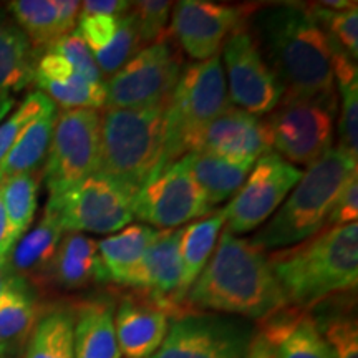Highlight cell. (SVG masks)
I'll return each mask as SVG.
<instances>
[{"label": "cell", "instance_id": "3957f363", "mask_svg": "<svg viewBox=\"0 0 358 358\" xmlns=\"http://www.w3.org/2000/svg\"><path fill=\"white\" fill-rule=\"evenodd\" d=\"M287 306L310 310L358 284V224L324 227L302 243L267 256Z\"/></svg>", "mask_w": 358, "mask_h": 358}, {"label": "cell", "instance_id": "52a82bcc", "mask_svg": "<svg viewBox=\"0 0 358 358\" xmlns=\"http://www.w3.org/2000/svg\"><path fill=\"white\" fill-rule=\"evenodd\" d=\"M338 103L310 98H282L271 113L262 116L272 150L290 164L310 166L334 141Z\"/></svg>", "mask_w": 358, "mask_h": 358}, {"label": "cell", "instance_id": "83f0119b", "mask_svg": "<svg viewBox=\"0 0 358 358\" xmlns=\"http://www.w3.org/2000/svg\"><path fill=\"white\" fill-rule=\"evenodd\" d=\"M57 106L53 103L22 131L19 140L0 161V182L17 174L42 171L50 148Z\"/></svg>", "mask_w": 358, "mask_h": 358}, {"label": "cell", "instance_id": "6da1fadb", "mask_svg": "<svg viewBox=\"0 0 358 358\" xmlns=\"http://www.w3.org/2000/svg\"><path fill=\"white\" fill-rule=\"evenodd\" d=\"M245 27L282 88V98L338 103L330 43L310 8L279 3L250 8Z\"/></svg>", "mask_w": 358, "mask_h": 358}, {"label": "cell", "instance_id": "8992f818", "mask_svg": "<svg viewBox=\"0 0 358 358\" xmlns=\"http://www.w3.org/2000/svg\"><path fill=\"white\" fill-rule=\"evenodd\" d=\"M229 106L221 57L186 65L166 105L163 155L156 173L189 153L198 134Z\"/></svg>", "mask_w": 358, "mask_h": 358}, {"label": "cell", "instance_id": "d6a6232c", "mask_svg": "<svg viewBox=\"0 0 358 358\" xmlns=\"http://www.w3.org/2000/svg\"><path fill=\"white\" fill-rule=\"evenodd\" d=\"M310 8L313 19L329 38V42L343 50L348 57L357 60L358 57V8L353 3L345 10H330L320 3H313Z\"/></svg>", "mask_w": 358, "mask_h": 358}, {"label": "cell", "instance_id": "f546056e", "mask_svg": "<svg viewBox=\"0 0 358 358\" xmlns=\"http://www.w3.org/2000/svg\"><path fill=\"white\" fill-rule=\"evenodd\" d=\"M24 358H75L73 313L55 308L40 317L27 340Z\"/></svg>", "mask_w": 358, "mask_h": 358}, {"label": "cell", "instance_id": "74e56055", "mask_svg": "<svg viewBox=\"0 0 358 358\" xmlns=\"http://www.w3.org/2000/svg\"><path fill=\"white\" fill-rule=\"evenodd\" d=\"M173 3L164 0H141L131 3V12L136 20L141 48L153 45L168 35L169 12Z\"/></svg>", "mask_w": 358, "mask_h": 358}, {"label": "cell", "instance_id": "d4e9b609", "mask_svg": "<svg viewBox=\"0 0 358 358\" xmlns=\"http://www.w3.org/2000/svg\"><path fill=\"white\" fill-rule=\"evenodd\" d=\"M38 53L12 17L0 12V95H12L34 83Z\"/></svg>", "mask_w": 358, "mask_h": 358}, {"label": "cell", "instance_id": "60d3db41", "mask_svg": "<svg viewBox=\"0 0 358 358\" xmlns=\"http://www.w3.org/2000/svg\"><path fill=\"white\" fill-rule=\"evenodd\" d=\"M358 219V171L340 187L338 194L335 196L332 209L327 216L325 227H340L347 224L357 222Z\"/></svg>", "mask_w": 358, "mask_h": 358}, {"label": "cell", "instance_id": "8fae6325", "mask_svg": "<svg viewBox=\"0 0 358 358\" xmlns=\"http://www.w3.org/2000/svg\"><path fill=\"white\" fill-rule=\"evenodd\" d=\"M254 335L241 319L185 312L173 317L166 338L148 358H249Z\"/></svg>", "mask_w": 358, "mask_h": 358}, {"label": "cell", "instance_id": "f35d334b", "mask_svg": "<svg viewBox=\"0 0 358 358\" xmlns=\"http://www.w3.org/2000/svg\"><path fill=\"white\" fill-rule=\"evenodd\" d=\"M45 52H53L64 57L73 66L75 73L82 75L83 78L90 80V82H105L96 66L95 57L90 52V48L83 42V38L80 37L78 32H71L65 35V37L58 38Z\"/></svg>", "mask_w": 358, "mask_h": 358}, {"label": "cell", "instance_id": "b9f144b4", "mask_svg": "<svg viewBox=\"0 0 358 358\" xmlns=\"http://www.w3.org/2000/svg\"><path fill=\"white\" fill-rule=\"evenodd\" d=\"M133 2L124 0H87L80 3V15H110L120 17L131 10Z\"/></svg>", "mask_w": 358, "mask_h": 358}, {"label": "cell", "instance_id": "f1b7e54d", "mask_svg": "<svg viewBox=\"0 0 358 358\" xmlns=\"http://www.w3.org/2000/svg\"><path fill=\"white\" fill-rule=\"evenodd\" d=\"M226 224V208L214 211L209 216L182 227L179 254L182 264V295L186 297L187 290L198 279L203 268L211 259L219 232Z\"/></svg>", "mask_w": 358, "mask_h": 358}, {"label": "cell", "instance_id": "d6986e66", "mask_svg": "<svg viewBox=\"0 0 358 358\" xmlns=\"http://www.w3.org/2000/svg\"><path fill=\"white\" fill-rule=\"evenodd\" d=\"M259 334L271 343L277 358H332L308 310L287 306L262 320Z\"/></svg>", "mask_w": 358, "mask_h": 358}, {"label": "cell", "instance_id": "4dcf8cb0", "mask_svg": "<svg viewBox=\"0 0 358 358\" xmlns=\"http://www.w3.org/2000/svg\"><path fill=\"white\" fill-rule=\"evenodd\" d=\"M42 171L17 174L0 182V198L6 208L10 231L17 241L32 226L37 211Z\"/></svg>", "mask_w": 358, "mask_h": 358}, {"label": "cell", "instance_id": "1f68e13d", "mask_svg": "<svg viewBox=\"0 0 358 358\" xmlns=\"http://www.w3.org/2000/svg\"><path fill=\"white\" fill-rule=\"evenodd\" d=\"M38 92L50 98L53 103L64 110H100L106 106L105 82H90L82 75L73 73L64 82H50V80H34Z\"/></svg>", "mask_w": 358, "mask_h": 358}, {"label": "cell", "instance_id": "bcb514c9", "mask_svg": "<svg viewBox=\"0 0 358 358\" xmlns=\"http://www.w3.org/2000/svg\"><path fill=\"white\" fill-rule=\"evenodd\" d=\"M15 108V100L12 95H0V123L7 118V115Z\"/></svg>", "mask_w": 358, "mask_h": 358}, {"label": "cell", "instance_id": "d590c367", "mask_svg": "<svg viewBox=\"0 0 358 358\" xmlns=\"http://www.w3.org/2000/svg\"><path fill=\"white\" fill-rule=\"evenodd\" d=\"M50 105H53L50 98L37 90L27 95L25 100L8 115V118L0 123V161L8 153L13 143L19 140L22 131Z\"/></svg>", "mask_w": 358, "mask_h": 358}, {"label": "cell", "instance_id": "4fadbf2b", "mask_svg": "<svg viewBox=\"0 0 358 358\" xmlns=\"http://www.w3.org/2000/svg\"><path fill=\"white\" fill-rule=\"evenodd\" d=\"M303 171L274 151L261 156L244 186L226 206V229L234 236L257 229L294 189Z\"/></svg>", "mask_w": 358, "mask_h": 358}, {"label": "cell", "instance_id": "e0dca14e", "mask_svg": "<svg viewBox=\"0 0 358 358\" xmlns=\"http://www.w3.org/2000/svg\"><path fill=\"white\" fill-rule=\"evenodd\" d=\"M271 151L272 145L262 118L231 105L198 134L189 153H209L256 163Z\"/></svg>", "mask_w": 358, "mask_h": 358}, {"label": "cell", "instance_id": "603a6c76", "mask_svg": "<svg viewBox=\"0 0 358 358\" xmlns=\"http://www.w3.org/2000/svg\"><path fill=\"white\" fill-rule=\"evenodd\" d=\"M178 161H181L196 185L203 189L213 209L222 201L234 198L256 164L254 161L231 159L209 153H187Z\"/></svg>", "mask_w": 358, "mask_h": 358}, {"label": "cell", "instance_id": "5b68a950", "mask_svg": "<svg viewBox=\"0 0 358 358\" xmlns=\"http://www.w3.org/2000/svg\"><path fill=\"white\" fill-rule=\"evenodd\" d=\"M166 105L105 108L93 174L108 179L136 196L159 166Z\"/></svg>", "mask_w": 358, "mask_h": 358}, {"label": "cell", "instance_id": "7dc6e473", "mask_svg": "<svg viewBox=\"0 0 358 358\" xmlns=\"http://www.w3.org/2000/svg\"><path fill=\"white\" fill-rule=\"evenodd\" d=\"M353 3L357 2H347V0H325V2H320V6L330 8V10H345V8H350Z\"/></svg>", "mask_w": 358, "mask_h": 358}, {"label": "cell", "instance_id": "ab89813d", "mask_svg": "<svg viewBox=\"0 0 358 358\" xmlns=\"http://www.w3.org/2000/svg\"><path fill=\"white\" fill-rule=\"evenodd\" d=\"M122 17V15H120ZM120 17L110 15H85L78 17V35L87 43L90 52H101L115 37Z\"/></svg>", "mask_w": 358, "mask_h": 358}, {"label": "cell", "instance_id": "484cf974", "mask_svg": "<svg viewBox=\"0 0 358 358\" xmlns=\"http://www.w3.org/2000/svg\"><path fill=\"white\" fill-rule=\"evenodd\" d=\"M158 229L146 224H133V226L124 227L118 234L100 241L98 254H100L106 282H113L124 287L129 275L140 266L146 250L158 237Z\"/></svg>", "mask_w": 358, "mask_h": 358}, {"label": "cell", "instance_id": "7a4b0ae2", "mask_svg": "<svg viewBox=\"0 0 358 358\" xmlns=\"http://www.w3.org/2000/svg\"><path fill=\"white\" fill-rule=\"evenodd\" d=\"M285 307L266 252L227 229L182 302V312L213 310L261 322Z\"/></svg>", "mask_w": 358, "mask_h": 358}, {"label": "cell", "instance_id": "f6af8a7d", "mask_svg": "<svg viewBox=\"0 0 358 358\" xmlns=\"http://www.w3.org/2000/svg\"><path fill=\"white\" fill-rule=\"evenodd\" d=\"M12 280L13 274L10 272V267H8L7 257H0V295L6 292Z\"/></svg>", "mask_w": 358, "mask_h": 358}, {"label": "cell", "instance_id": "ac0fdd59", "mask_svg": "<svg viewBox=\"0 0 358 358\" xmlns=\"http://www.w3.org/2000/svg\"><path fill=\"white\" fill-rule=\"evenodd\" d=\"M171 313L146 295H123L116 308L115 330L122 357L148 358L166 338Z\"/></svg>", "mask_w": 358, "mask_h": 358}, {"label": "cell", "instance_id": "30bf717a", "mask_svg": "<svg viewBox=\"0 0 358 358\" xmlns=\"http://www.w3.org/2000/svg\"><path fill=\"white\" fill-rule=\"evenodd\" d=\"M134 199L108 179L92 174L82 182L48 198L47 208L57 214L65 232H108L122 231L134 217Z\"/></svg>", "mask_w": 358, "mask_h": 358}, {"label": "cell", "instance_id": "7c38bea8", "mask_svg": "<svg viewBox=\"0 0 358 358\" xmlns=\"http://www.w3.org/2000/svg\"><path fill=\"white\" fill-rule=\"evenodd\" d=\"M221 60L226 65L227 95L234 106L261 118L279 105L284 88L262 58L245 24L226 38Z\"/></svg>", "mask_w": 358, "mask_h": 358}, {"label": "cell", "instance_id": "44dd1931", "mask_svg": "<svg viewBox=\"0 0 358 358\" xmlns=\"http://www.w3.org/2000/svg\"><path fill=\"white\" fill-rule=\"evenodd\" d=\"M65 231L57 214L45 206V211L32 231L17 241L7 261L13 275L29 282L32 287L47 285L48 268Z\"/></svg>", "mask_w": 358, "mask_h": 358}, {"label": "cell", "instance_id": "ba28073f", "mask_svg": "<svg viewBox=\"0 0 358 358\" xmlns=\"http://www.w3.org/2000/svg\"><path fill=\"white\" fill-rule=\"evenodd\" d=\"M182 71L179 48L169 35L141 48L105 82V108L166 105Z\"/></svg>", "mask_w": 358, "mask_h": 358}, {"label": "cell", "instance_id": "ffe728a7", "mask_svg": "<svg viewBox=\"0 0 358 358\" xmlns=\"http://www.w3.org/2000/svg\"><path fill=\"white\" fill-rule=\"evenodd\" d=\"M12 19L24 30L38 55L58 38L73 32L80 15L75 0H15L8 3Z\"/></svg>", "mask_w": 358, "mask_h": 358}, {"label": "cell", "instance_id": "7bdbcfd3", "mask_svg": "<svg viewBox=\"0 0 358 358\" xmlns=\"http://www.w3.org/2000/svg\"><path fill=\"white\" fill-rule=\"evenodd\" d=\"M15 244L17 239L12 234L6 208H3L2 198H0V257H8V254H10Z\"/></svg>", "mask_w": 358, "mask_h": 358}, {"label": "cell", "instance_id": "ee69618b", "mask_svg": "<svg viewBox=\"0 0 358 358\" xmlns=\"http://www.w3.org/2000/svg\"><path fill=\"white\" fill-rule=\"evenodd\" d=\"M249 358H277V355L271 343H268L267 340L257 332L254 335L252 345H250Z\"/></svg>", "mask_w": 358, "mask_h": 358}, {"label": "cell", "instance_id": "2e32d148", "mask_svg": "<svg viewBox=\"0 0 358 358\" xmlns=\"http://www.w3.org/2000/svg\"><path fill=\"white\" fill-rule=\"evenodd\" d=\"M181 234L182 227L159 231L155 243L146 250L140 266L134 268L124 285L159 303L171 313V317L185 313L182 312L185 295L181 289L182 264L179 254Z\"/></svg>", "mask_w": 358, "mask_h": 358}, {"label": "cell", "instance_id": "5bb4252c", "mask_svg": "<svg viewBox=\"0 0 358 358\" xmlns=\"http://www.w3.org/2000/svg\"><path fill=\"white\" fill-rule=\"evenodd\" d=\"M211 211L203 189L181 161L153 174L134 199V216L158 231L176 229L192 219L209 216Z\"/></svg>", "mask_w": 358, "mask_h": 358}, {"label": "cell", "instance_id": "4316f807", "mask_svg": "<svg viewBox=\"0 0 358 358\" xmlns=\"http://www.w3.org/2000/svg\"><path fill=\"white\" fill-rule=\"evenodd\" d=\"M40 319V307L34 287L13 275L12 284L0 295V355L15 353V348L29 340Z\"/></svg>", "mask_w": 358, "mask_h": 358}, {"label": "cell", "instance_id": "9c48e42d", "mask_svg": "<svg viewBox=\"0 0 358 358\" xmlns=\"http://www.w3.org/2000/svg\"><path fill=\"white\" fill-rule=\"evenodd\" d=\"M101 115L96 110L57 111L42 181L48 198L60 196L95 173Z\"/></svg>", "mask_w": 358, "mask_h": 358}, {"label": "cell", "instance_id": "c3c4849f", "mask_svg": "<svg viewBox=\"0 0 358 358\" xmlns=\"http://www.w3.org/2000/svg\"><path fill=\"white\" fill-rule=\"evenodd\" d=\"M0 358H19L15 353H7V355H0Z\"/></svg>", "mask_w": 358, "mask_h": 358}, {"label": "cell", "instance_id": "7402d4cb", "mask_svg": "<svg viewBox=\"0 0 358 358\" xmlns=\"http://www.w3.org/2000/svg\"><path fill=\"white\" fill-rule=\"evenodd\" d=\"M92 282H106L98 243L80 232H65L48 268L47 284L77 290Z\"/></svg>", "mask_w": 358, "mask_h": 358}, {"label": "cell", "instance_id": "9a60e30c", "mask_svg": "<svg viewBox=\"0 0 358 358\" xmlns=\"http://www.w3.org/2000/svg\"><path fill=\"white\" fill-rule=\"evenodd\" d=\"M250 8L206 0H182L174 3L168 35L191 58L209 60L219 55L226 38L245 24Z\"/></svg>", "mask_w": 358, "mask_h": 358}, {"label": "cell", "instance_id": "277c9868", "mask_svg": "<svg viewBox=\"0 0 358 358\" xmlns=\"http://www.w3.org/2000/svg\"><path fill=\"white\" fill-rule=\"evenodd\" d=\"M358 171V159L338 146L330 148L302 174L285 203L280 204L266 226L250 237L262 252L290 248L325 227L335 196L343 182Z\"/></svg>", "mask_w": 358, "mask_h": 358}, {"label": "cell", "instance_id": "cb8c5ba5", "mask_svg": "<svg viewBox=\"0 0 358 358\" xmlns=\"http://www.w3.org/2000/svg\"><path fill=\"white\" fill-rule=\"evenodd\" d=\"M75 358H122L115 330L113 303L90 301L73 313Z\"/></svg>", "mask_w": 358, "mask_h": 358}, {"label": "cell", "instance_id": "8d00e7d4", "mask_svg": "<svg viewBox=\"0 0 358 358\" xmlns=\"http://www.w3.org/2000/svg\"><path fill=\"white\" fill-rule=\"evenodd\" d=\"M338 148L358 159V82L337 83Z\"/></svg>", "mask_w": 358, "mask_h": 358}, {"label": "cell", "instance_id": "e575fe53", "mask_svg": "<svg viewBox=\"0 0 358 358\" xmlns=\"http://www.w3.org/2000/svg\"><path fill=\"white\" fill-rule=\"evenodd\" d=\"M315 320L317 329L329 345L332 358H358L357 317L348 313H330Z\"/></svg>", "mask_w": 358, "mask_h": 358}, {"label": "cell", "instance_id": "836d02e7", "mask_svg": "<svg viewBox=\"0 0 358 358\" xmlns=\"http://www.w3.org/2000/svg\"><path fill=\"white\" fill-rule=\"evenodd\" d=\"M141 50L140 35H138L136 20H134L133 12L129 10L118 19L115 37L106 48L101 52L93 53L96 66L100 70L101 77H113L122 66L133 55H136Z\"/></svg>", "mask_w": 358, "mask_h": 358}]
</instances>
